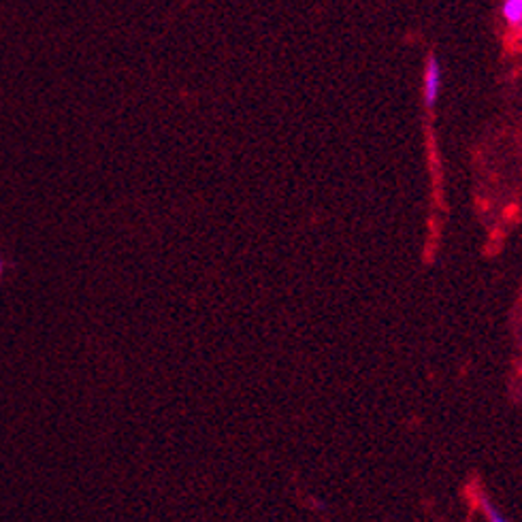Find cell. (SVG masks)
Returning <instances> with one entry per match:
<instances>
[{"instance_id":"3957f363","label":"cell","mask_w":522,"mask_h":522,"mask_svg":"<svg viewBox=\"0 0 522 522\" xmlns=\"http://www.w3.org/2000/svg\"><path fill=\"white\" fill-rule=\"evenodd\" d=\"M503 18L508 20L510 24H520L522 21V0H505Z\"/></svg>"},{"instance_id":"6da1fadb","label":"cell","mask_w":522,"mask_h":522,"mask_svg":"<svg viewBox=\"0 0 522 522\" xmlns=\"http://www.w3.org/2000/svg\"><path fill=\"white\" fill-rule=\"evenodd\" d=\"M439 90H441V67L438 58L430 56L427 62V68H424V90H422L424 103H427L429 107L438 103Z\"/></svg>"},{"instance_id":"7a4b0ae2","label":"cell","mask_w":522,"mask_h":522,"mask_svg":"<svg viewBox=\"0 0 522 522\" xmlns=\"http://www.w3.org/2000/svg\"><path fill=\"white\" fill-rule=\"evenodd\" d=\"M478 503H480L482 512H484V516H486L488 522H510L502 512H499L497 508H494V505L491 503V499H488L486 494H482V493L478 494Z\"/></svg>"}]
</instances>
